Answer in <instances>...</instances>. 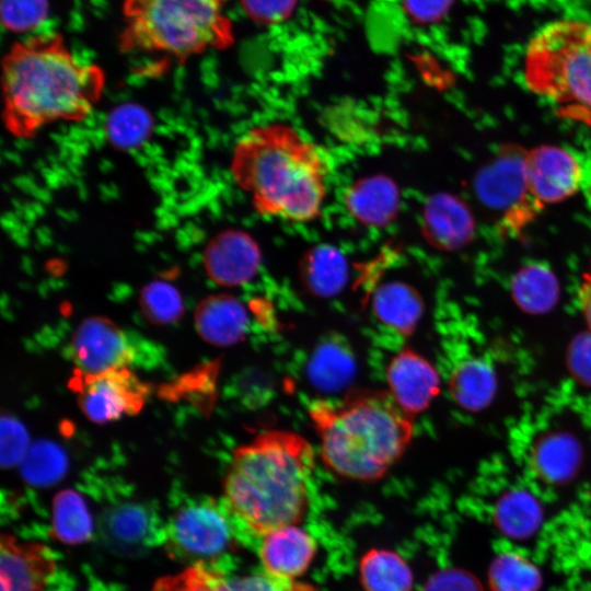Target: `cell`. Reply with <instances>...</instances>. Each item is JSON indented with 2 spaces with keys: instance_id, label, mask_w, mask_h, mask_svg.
Wrapping results in <instances>:
<instances>
[{
  "instance_id": "5",
  "label": "cell",
  "mask_w": 591,
  "mask_h": 591,
  "mask_svg": "<svg viewBox=\"0 0 591 591\" xmlns=\"http://www.w3.org/2000/svg\"><path fill=\"white\" fill-rule=\"evenodd\" d=\"M224 0H124L123 51L163 53L185 61L209 48H225L232 28Z\"/></svg>"
},
{
  "instance_id": "26",
  "label": "cell",
  "mask_w": 591,
  "mask_h": 591,
  "mask_svg": "<svg viewBox=\"0 0 591 591\" xmlns=\"http://www.w3.org/2000/svg\"><path fill=\"white\" fill-rule=\"evenodd\" d=\"M360 581L366 591H410L413 573L407 563L387 549L368 551L359 564Z\"/></svg>"
},
{
  "instance_id": "41",
  "label": "cell",
  "mask_w": 591,
  "mask_h": 591,
  "mask_svg": "<svg viewBox=\"0 0 591 591\" xmlns=\"http://www.w3.org/2000/svg\"><path fill=\"white\" fill-rule=\"evenodd\" d=\"M582 186L584 188L587 202H588L589 207L591 208V179H589L588 183L584 182L582 184Z\"/></svg>"
},
{
  "instance_id": "20",
  "label": "cell",
  "mask_w": 591,
  "mask_h": 591,
  "mask_svg": "<svg viewBox=\"0 0 591 591\" xmlns=\"http://www.w3.org/2000/svg\"><path fill=\"white\" fill-rule=\"evenodd\" d=\"M372 311L386 328L401 336H410L425 311L418 291L402 281L380 285L372 296Z\"/></svg>"
},
{
  "instance_id": "28",
  "label": "cell",
  "mask_w": 591,
  "mask_h": 591,
  "mask_svg": "<svg viewBox=\"0 0 591 591\" xmlns=\"http://www.w3.org/2000/svg\"><path fill=\"white\" fill-rule=\"evenodd\" d=\"M579 451L573 441L563 436L546 438L534 454V467L549 484H564L576 473Z\"/></svg>"
},
{
  "instance_id": "14",
  "label": "cell",
  "mask_w": 591,
  "mask_h": 591,
  "mask_svg": "<svg viewBox=\"0 0 591 591\" xmlns=\"http://www.w3.org/2000/svg\"><path fill=\"white\" fill-rule=\"evenodd\" d=\"M208 276L218 285L240 287L250 282L260 265V252L246 233L229 231L213 239L204 258Z\"/></svg>"
},
{
  "instance_id": "7",
  "label": "cell",
  "mask_w": 591,
  "mask_h": 591,
  "mask_svg": "<svg viewBox=\"0 0 591 591\" xmlns=\"http://www.w3.org/2000/svg\"><path fill=\"white\" fill-rule=\"evenodd\" d=\"M526 157L519 146H503L475 177L478 199L501 216L500 227L508 233L521 232L543 208L529 187Z\"/></svg>"
},
{
  "instance_id": "6",
  "label": "cell",
  "mask_w": 591,
  "mask_h": 591,
  "mask_svg": "<svg viewBox=\"0 0 591 591\" xmlns=\"http://www.w3.org/2000/svg\"><path fill=\"white\" fill-rule=\"evenodd\" d=\"M524 81L559 115L591 126V25L578 20L547 24L528 44Z\"/></svg>"
},
{
  "instance_id": "19",
  "label": "cell",
  "mask_w": 591,
  "mask_h": 591,
  "mask_svg": "<svg viewBox=\"0 0 591 591\" xmlns=\"http://www.w3.org/2000/svg\"><path fill=\"white\" fill-rule=\"evenodd\" d=\"M345 202L349 213L368 227L390 223L399 207L395 184L384 176L359 179L348 188Z\"/></svg>"
},
{
  "instance_id": "25",
  "label": "cell",
  "mask_w": 591,
  "mask_h": 591,
  "mask_svg": "<svg viewBox=\"0 0 591 591\" xmlns=\"http://www.w3.org/2000/svg\"><path fill=\"white\" fill-rule=\"evenodd\" d=\"M449 385L452 397L461 407L476 410L486 406L494 396L496 376L484 360L471 358L453 368Z\"/></svg>"
},
{
  "instance_id": "36",
  "label": "cell",
  "mask_w": 591,
  "mask_h": 591,
  "mask_svg": "<svg viewBox=\"0 0 591 591\" xmlns=\"http://www.w3.org/2000/svg\"><path fill=\"white\" fill-rule=\"evenodd\" d=\"M422 591H484L479 580L468 571L448 568L433 573Z\"/></svg>"
},
{
  "instance_id": "34",
  "label": "cell",
  "mask_w": 591,
  "mask_h": 591,
  "mask_svg": "<svg viewBox=\"0 0 591 591\" xmlns=\"http://www.w3.org/2000/svg\"><path fill=\"white\" fill-rule=\"evenodd\" d=\"M30 448V438L25 427L12 416L1 419V463L4 467L21 464Z\"/></svg>"
},
{
  "instance_id": "37",
  "label": "cell",
  "mask_w": 591,
  "mask_h": 591,
  "mask_svg": "<svg viewBox=\"0 0 591 591\" xmlns=\"http://www.w3.org/2000/svg\"><path fill=\"white\" fill-rule=\"evenodd\" d=\"M454 0H401L406 16L417 24H429L441 20Z\"/></svg>"
},
{
  "instance_id": "22",
  "label": "cell",
  "mask_w": 591,
  "mask_h": 591,
  "mask_svg": "<svg viewBox=\"0 0 591 591\" xmlns=\"http://www.w3.org/2000/svg\"><path fill=\"white\" fill-rule=\"evenodd\" d=\"M348 275L345 256L329 245L309 250L300 263L302 285L310 294L317 298H332L340 293Z\"/></svg>"
},
{
  "instance_id": "9",
  "label": "cell",
  "mask_w": 591,
  "mask_h": 591,
  "mask_svg": "<svg viewBox=\"0 0 591 591\" xmlns=\"http://www.w3.org/2000/svg\"><path fill=\"white\" fill-rule=\"evenodd\" d=\"M82 413L95 424L137 415L150 394L149 384L128 368L96 373L79 370L70 382Z\"/></svg>"
},
{
  "instance_id": "8",
  "label": "cell",
  "mask_w": 591,
  "mask_h": 591,
  "mask_svg": "<svg viewBox=\"0 0 591 591\" xmlns=\"http://www.w3.org/2000/svg\"><path fill=\"white\" fill-rule=\"evenodd\" d=\"M234 530L235 520L225 503L196 499L174 512L165 540L176 555L205 565L228 553Z\"/></svg>"
},
{
  "instance_id": "38",
  "label": "cell",
  "mask_w": 591,
  "mask_h": 591,
  "mask_svg": "<svg viewBox=\"0 0 591 591\" xmlns=\"http://www.w3.org/2000/svg\"><path fill=\"white\" fill-rule=\"evenodd\" d=\"M147 118L141 116L137 109H123L114 115L112 120V134L115 139L121 140L124 143L131 139H139L142 130H146Z\"/></svg>"
},
{
  "instance_id": "31",
  "label": "cell",
  "mask_w": 591,
  "mask_h": 591,
  "mask_svg": "<svg viewBox=\"0 0 591 591\" xmlns=\"http://www.w3.org/2000/svg\"><path fill=\"white\" fill-rule=\"evenodd\" d=\"M139 302L146 320L157 325L172 324L184 313L179 292L166 281L157 280L143 287Z\"/></svg>"
},
{
  "instance_id": "3",
  "label": "cell",
  "mask_w": 591,
  "mask_h": 591,
  "mask_svg": "<svg viewBox=\"0 0 591 591\" xmlns=\"http://www.w3.org/2000/svg\"><path fill=\"white\" fill-rule=\"evenodd\" d=\"M313 463L310 442L290 430H266L239 447L223 486L235 522L263 536L300 521Z\"/></svg>"
},
{
  "instance_id": "29",
  "label": "cell",
  "mask_w": 591,
  "mask_h": 591,
  "mask_svg": "<svg viewBox=\"0 0 591 591\" xmlns=\"http://www.w3.org/2000/svg\"><path fill=\"white\" fill-rule=\"evenodd\" d=\"M543 578L540 569L517 553L498 555L489 566L491 591H540Z\"/></svg>"
},
{
  "instance_id": "15",
  "label": "cell",
  "mask_w": 591,
  "mask_h": 591,
  "mask_svg": "<svg viewBox=\"0 0 591 591\" xmlns=\"http://www.w3.org/2000/svg\"><path fill=\"white\" fill-rule=\"evenodd\" d=\"M315 549L313 538L304 530L290 524L263 535L259 557L266 572L294 579L306 571Z\"/></svg>"
},
{
  "instance_id": "23",
  "label": "cell",
  "mask_w": 591,
  "mask_h": 591,
  "mask_svg": "<svg viewBox=\"0 0 591 591\" xmlns=\"http://www.w3.org/2000/svg\"><path fill=\"white\" fill-rule=\"evenodd\" d=\"M178 591H313V589L297 583L294 579L277 577L266 571L228 578L204 566L179 581Z\"/></svg>"
},
{
  "instance_id": "4",
  "label": "cell",
  "mask_w": 591,
  "mask_h": 591,
  "mask_svg": "<svg viewBox=\"0 0 591 591\" xmlns=\"http://www.w3.org/2000/svg\"><path fill=\"white\" fill-rule=\"evenodd\" d=\"M320 457L334 474L357 482L382 478L414 436V417L387 391L351 390L339 401L317 399L308 409Z\"/></svg>"
},
{
  "instance_id": "18",
  "label": "cell",
  "mask_w": 591,
  "mask_h": 591,
  "mask_svg": "<svg viewBox=\"0 0 591 591\" xmlns=\"http://www.w3.org/2000/svg\"><path fill=\"white\" fill-rule=\"evenodd\" d=\"M53 573V558L43 547L2 540L1 591H44Z\"/></svg>"
},
{
  "instance_id": "11",
  "label": "cell",
  "mask_w": 591,
  "mask_h": 591,
  "mask_svg": "<svg viewBox=\"0 0 591 591\" xmlns=\"http://www.w3.org/2000/svg\"><path fill=\"white\" fill-rule=\"evenodd\" d=\"M104 544L115 554L139 556L165 540V526L147 505L135 501L106 509L100 521Z\"/></svg>"
},
{
  "instance_id": "17",
  "label": "cell",
  "mask_w": 591,
  "mask_h": 591,
  "mask_svg": "<svg viewBox=\"0 0 591 591\" xmlns=\"http://www.w3.org/2000/svg\"><path fill=\"white\" fill-rule=\"evenodd\" d=\"M195 325L200 337L210 345L228 347L244 339L250 326L245 305L227 293L205 298L195 312Z\"/></svg>"
},
{
  "instance_id": "21",
  "label": "cell",
  "mask_w": 591,
  "mask_h": 591,
  "mask_svg": "<svg viewBox=\"0 0 591 591\" xmlns=\"http://www.w3.org/2000/svg\"><path fill=\"white\" fill-rule=\"evenodd\" d=\"M355 372L356 361L350 346L336 336L323 339L306 366L310 383L324 393H335L346 387Z\"/></svg>"
},
{
  "instance_id": "13",
  "label": "cell",
  "mask_w": 591,
  "mask_h": 591,
  "mask_svg": "<svg viewBox=\"0 0 591 591\" xmlns=\"http://www.w3.org/2000/svg\"><path fill=\"white\" fill-rule=\"evenodd\" d=\"M526 166L530 190L542 206L571 197L584 181L578 159L556 146L528 151Z\"/></svg>"
},
{
  "instance_id": "32",
  "label": "cell",
  "mask_w": 591,
  "mask_h": 591,
  "mask_svg": "<svg viewBox=\"0 0 591 591\" xmlns=\"http://www.w3.org/2000/svg\"><path fill=\"white\" fill-rule=\"evenodd\" d=\"M518 300L528 306H544L557 294V281L543 265H530L521 269L513 282Z\"/></svg>"
},
{
  "instance_id": "39",
  "label": "cell",
  "mask_w": 591,
  "mask_h": 591,
  "mask_svg": "<svg viewBox=\"0 0 591 591\" xmlns=\"http://www.w3.org/2000/svg\"><path fill=\"white\" fill-rule=\"evenodd\" d=\"M579 301L586 321L591 328V269L583 276L579 288Z\"/></svg>"
},
{
  "instance_id": "27",
  "label": "cell",
  "mask_w": 591,
  "mask_h": 591,
  "mask_svg": "<svg viewBox=\"0 0 591 591\" xmlns=\"http://www.w3.org/2000/svg\"><path fill=\"white\" fill-rule=\"evenodd\" d=\"M51 528L65 544L86 542L94 531V519L85 499L73 489H65L53 500Z\"/></svg>"
},
{
  "instance_id": "12",
  "label": "cell",
  "mask_w": 591,
  "mask_h": 591,
  "mask_svg": "<svg viewBox=\"0 0 591 591\" xmlns=\"http://www.w3.org/2000/svg\"><path fill=\"white\" fill-rule=\"evenodd\" d=\"M385 373L387 392L412 417L425 412L440 393L437 369L412 348L405 347L396 352Z\"/></svg>"
},
{
  "instance_id": "2",
  "label": "cell",
  "mask_w": 591,
  "mask_h": 591,
  "mask_svg": "<svg viewBox=\"0 0 591 591\" xmlns=\"http://www.w3.org/2000/svg\"><path fill=\"white\" fill-rule=\"evenodd\" d=\"M230 172L263 216L291 222L315 219L324 205L328 167L320 149L283 123L256 126L232 152Z\"/></svg>"
},
{
  "instance_id": "30",
  "label": "cell",
  "mask_w": 591,
  "mask_h": 591,
  "mask_svg": "<svg viewBox=\"0 0 591 591\" xmlns=\"http://www.w3.org/2000/svg\"><path fill=\"white\" fill-rule=\"evenodd\" d=\"M23 479L34 487H49L66 475L68 459L60 447L49 441L30 445L21 464Z\"/></svg>"
},
{
  "instance_id": "1",
  "label": "cell",
  "mask_w": 591,
  "mask_h": 591,
  "mask_svg": "<svg viewBox=\"0 0 591 591\" xmlns=\"http://www.w3.org/2000/svg\"><path fill=\"white\" fill-rule=\"evenodd\" d=\"M1 81L4 126L24 139L51 124L84 120L105 88L103 69L78 60L56 33L13 44Z\"/></svg>"
},
{
  "instance_id": "10",
  "label": "cell",
  "mask_w": 591,
  "mask_h": 591,
  "mask_svg": "<svg viewBox=\"0 0 591 591\" xmlns=\"http://www.w3.org/2000/svg\"><path fill=\"white\" fill-rule=\"evenodd\" d=\"M71 354L79 370L86 373L128 368L138 356L131 337L101 316L80 323L72 335Z\"/></svg>"
},
{
  "instance_id": "33",
  "label": "cell",
  "mask_w": 591,
  "mask_h": 591,
  "mask_svg": "<svg viewBox=\"0 0 591 591\" xmlns=\"http://www.w3.org/2000/svg\"><path fill=\"white\" fill-rule=\"evenodd\" d=\"M1 22L13 33L37 28L48 16V0H1Z\"/></svg>"
},
{
  "instance_id": "40",
  "label": "cell",
  "mask_w": 591,
  "mask_h": 591,
  "mask_svg": "<svg viewBox=\"0 0 591 591\" xmlns=\"http://www.w3.org/2000/svg\"><path fill=\"white\" fill-rule=\"evenodd\" d=\"M56 591H106L105 588L96 584H65L59 586Z\"/></svg>"
},
{
  "instance_id": "35",
  "label": "cell",
  "mask_w": 591,
  "mask_h": 591,
  "mask_svg": "<svg viewBox=\"0 0 591 591\" xmlns=\"http://www.w3.org/2000/svg\"><path fill=\"white\" fill-rule=\"evenodd\" d=\"M246 15L259 24L280 23L293 12L297 0H240Z\"/></svg>"
},
{
  "instance_id": "24",
  "label": "cell",
  "mask_w": 591,
  "mask_h": 591,
  "mask_svg": "<svg viewBox=\"0 0 591 591\" xmlns=\"http://www.w3.org/2000/svg\"><path fill=\"white\" fill-rule=\"evenodd\" d=\"M543 521V509L534 496L514 489L503 494L494 510L497 529L512 540H525L534 535Z\"/></svg>"
},
{
  "instance_id": "16",
  "label": "cell",
  "mask_w": 591,
  "mask_h": 591,
  "mask_svg": "<svg viewBox=\"0 0 591 591\" xmlns=\"http://www.w3.org/2000/svg\"><path fill=\"white\" fill-rule=\"evenodd\" d=\"M424 232L440 250H456L474 235L475 222L468 207L460 198L441 193L430 197L424 209Z\"/></svg>"
}]
</instances>
